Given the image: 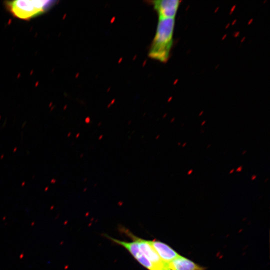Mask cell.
Wrapping results in <instances>:
<instances>
[{
    "label": "cell",
    "mask_w": 270,
    "mask_h": 270,
    "mask_svg": "<svg viewBox=\"0 0 270 270\" xmlns=\"http://www.w3.org/2000/svg\"><path fill=\"white\" fill-rule=\"evenodd\" d=\"M180 1L178 0H157L152 1L158 18H174Z\"/></svg>",
    "instance_id": "cell-4"
},
{
    "label": "cell",
    "mask_w": 270,
    "mask_h": 270,
    "mask_svg": "<svg viewBox=\"0 0 270 270\" xmlns=\"http://www.w3.org/2000/svg\"><path fill=\"white\" fill-rule=\"evenodd\" d=\"M150 242L162 260L166 264L180 256L170 246L162 242L153 240H150Z\"/></svg>",
    "instance_id": "cell-6"
},
{
    "label": "cell",
    "mask_w": 270,
    "mask_h": 270,
    "mask_svg": "<svg viewBox=\"0 0 270 270\" xmlns=\"http://www.w3.org/2000/svg\"><path fill=\"white\" fill-rule=\"evenodd\" d=\"M241 169H242V166L238 168V169L236 170V171H238H238H240V170H241Z\"/></svg>",
    "instance_id": "cell-8"
},
{
    "label": "cell",
    "mask_w": 270,
    "mask_h": 270,
    "mask_svg": "<svg viewBox=\"0 0 270 270\" xmlns=\"http://www.w3.org/2000/svg\"><path fill=\"white\" fill-rule=\"evenodd\" d=\"M108 238L116 244L126 248L140 264L148 270H158L142 252L137 242L135 240H134L133 242H128L114 238L110 236H108Z\"/></svg>",
    "instance_id": "cell-5"
},
{
    "label": "cell",
    "mask_w": 270,
    "mask_h": 270,
    "mask_svg": "<svg viewBox=\"0 0 270 270\" xmlns=\"http://www.w3.org/2000/svg\"><path fill=\"white\" fill-rule=\"evenodd\" d=\"M192 170H191L190 171H190L188 172H188V174H191V173H192Z\"/></svg>",
    "instance_id": "cell-9"
},
{
    "label": "cell",
    "mask_w": 270,
    "mask_h": 270,
    "mask_svg": "<svg viewBox=\"0 0 270 270\" xmlns=\"http://www.w3.org/2000/svg\"><path fill=\"white\" fill-rule=\"evenodd\" d=\"M170 270H204L205 268L180 256L168 264Z\"/></svg>",
    "instance_id": "cell-7"
},
{
    "label": "cell",
    "mask_w": 270,
    "mask_h": 270,
    "mask_svg": "<svg viewBox=\"0 0 270 270\" xmlns=\"http://www.w3.org/2000/svg\"><path fill=\"white\" fill-rule=\"evenodd\" d=\"M56 2L54 0H13L6 1L4 4L15 17L28 20L46 12Z\"/></svg>",
    "instance_id": "cell-2"
},
{
    "label": "cell",
    "mask_w": 270,
    "mask_h": 270,
    "mask_svg": "<svg viewBox=\"0 0 270 270\" xmlns=\"http://www.w3.org/2000/svg\"><path fill=\"white\" fill-rule=\"evenodd\" d=\"M135 240L139 247L140 250L158 270H170L168 264L164 263L159 256L150 240L140 238L133 235L130 236Z\"/></svg>",
    "instance_id": "cell-3"
},
{
    "label": "cell",
    "mask_w": 270,
    "mask_h": 270,
    "mask_svg": "<svg viewBox=\"0 0 270 270\" xmlns=\"http://www.w3.org/2000/svg\"><path fill=\"white\" fill-rule=\"evenodd\" d=\"M175 18H158L156 34L150 46L148 56L166 62L169 58L173 44Z\"/></svg>",
    "instance_id": "cell-1"
}]
</instances>
